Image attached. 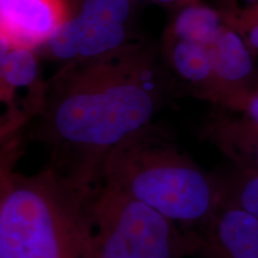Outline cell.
Returning a JSON list of instances; mask_svg holds the SVG:
<instances>
[{"mask_svg": "<svg viewBox=\"0 0 258 258\" xmlns=\"http://www.w3.org/2000/svg\"><path fill=\"white\" fill-rule=\"evenodd\" d=\"M47 93L48 80L42 76L36 51L0 48V99L5 106L3 141L40 115Z\"/></svg>", "mask_w": 258, "mask_h": 258, "instance_id": "cell-6", "label": "cell"}, {"mask_svg": "<svg viewBox=\"0 0 258 258\" xmlns=\"http://www.w3.org/2000/svg\"><path fill=\"white\" fill-rule=\"evenodd\" d=\"M251 51L258 54V0H219L215 6Z\"/></svg>", "mask_w": 258, "mask_h": 258, "instance_id": "cell-12", "label": "cell"}, {"mask_svg": "<svg viewBox=\"0 0 258 258\" xmlns=\"http://www.w3.org/2000/svg\"><path fill=\"white\" fill-rule=\"evenodd\" d=\"M164 53L176 76L205 101L217 85L206 48L189 38L164 34Z\"/></svg>", "mask_w": 258, "mask_h": 258, "instance_id": "cell-10", "label": "cell"}, {"mask_svg": "<svg viewBox=\"0 0 258 258\" xmlns=\"http://www.w3.org/2000/svg\"><path fill=\"white\" fill-rule=\"evenodd\" d=\"M88 214L93 258H183L198 253L199 233L121 190L99 182L90 190Z\"/></svg>", "mask_w": 258, "mask_h": 258, "instance_id": "cell-4", "label": "cell"}, {"mask_svg": "<svg viewBox=\"0 0 258 258\" xmlns=\"http://www.w3.org/2000/svg\"><path fill=\"white\" fill-rule=\"evenodd\" d=\"M198 253L203 258H258V218L220 206L199 232Z\"/></svg>", "mask_w": 258, "mask_h": 258, "instance_id": "cell-8", "label": "cell"}, {"mask_svg": "<svg viewBox=\"0 0 258 258\" xmlns=\"http://www.w3.org/2000/svg\"><path fill=\"white\" fill-rule=\"evenodd\" d=\"M218 108L222 110L235 112L243 115L258 123V91L257 90H247L230 93L222 97L217 103Z\"/></svg>", "mask_w": 258, "mask_h": 258, "instance_id": "cell-13", "label": "cell"}, {"mask_svg": "<svg viewBox=\"0 0 258 258\" xmlns=\"http://www.w3.org/2000/svg\"><path fill=\"white\" fill-rule=\"evenodd\" d=\"M102 182L198 233L220 208L217 176L203 171L167 133L152 123L108 154Z\"/></svg>", "mask_w": 258, "mask_h": 258, "instance_id": "cell-3", "label": "cell"}, {"mask_svg": "<svg viewBox=\"0 0 258 258\" xmlns=\"http://www.w3.org/2000/svg\"><path fill=\"white\" fill-rule=\"evenodd\" d=\"M133 0H74L69 21L41 51L67 64L104 56L139 41Z\"/></svg>", "mask_w": 258, "mask_h": 258, "instance_id": "cell-5", "label": "cell"}, {"mask_svg": "<svg viewBox=\"0 0 258 258\" xmlns=\"http://www.w3.org/2000/svg\"><path fill=\"white\" fill-rule=\"evenodd\" d=\"M254 90H257V91H258V83H257V86H256V89H254Z\"/></svg>", "mask_w": 258, "mask_h": 258, "instance_id": "cell-15", "label": "cell"}, {"mask_svg": "<svg viewBox=\"0 0 258 258\" xmlns=\"http://www.w3.org/2000/svg\"><path fill=\"white\" fill-rule=\"evenodd\" d=\"M220 206L243 209L258 218V170L239 169L217 175Z\"/></svg>", "mask_w": 258, "mask_h": 258, "instance_id": "cell-11", "label": "cell"}, {"mask_svg": "<svg viewBox=\"0 0 258 258\" xmlns=\"http://www.w3.org/2000/svg\"><path fill=\"white\" fill-rule=\"evenodd\" d=\"M201 137L228 158L233 166L258 170L257 122L221 109L206 121Z\"/></svg>", "mask_w": 258, "mask_h": 258, "instance_id": "cell-9", "label": "cell"}, {"mask_svg": "<svg viewBox=\"0 0 258 258\" xmlns=\"http://www.w3.org/2000/svg\"><path fill=\"white\" fill-rule=\"evenodd\" d=\"M92 188L51 164L30 176L3 164L0 258H93Z\"/></svg>", "mask_w": 258, "mask_h": 258, "instance_id": "cell-2", "label": "cell"}, {"mask_svg": "<svg viewBox=\"0 0 258 258\" xmlns=\"http://www.w3.org/2000/svg\"><path fill=\"white\" fill-rule=\"evenodd\" d=\"M133 2L137 3V4L138 3H150V4L164 6V8L178 9L180 6L195 2V0H133Z\"/></svg>", "mask_w": 258, "mask_h": 258, "instance_id": "cell-14", "label": "cell"}, {"mask_svg": "<svg viewBox=\"0 0 258 258\" xmlns=\"http://www.w3.org/2000/svg\"><path fill=\"white\" fill-rule=\"evenodd\" d=\"M71 14L70 0H0V46L41 50Z\"/></svg>", "mask_w": 258, "mask_h": 258, "instance_id": "cell-7", "label": "cell"}, {"mask_svg": "<svg viewBox=\"0 0 258 258\" xmlns=\"http://www.w3.org/2000/svg\"><path fill=\"white\" fill-rule=\"evenodd\" d=\"M165 85L156 51L140 40L97 59L63 64L48 80L31 138L51 148V165L95 186L106 156L153 123Z\"/></svg>", "mask_w": 258, "mask_h": 258, "instance_id": "cell-1", "label": "cell"}]
</instances>
